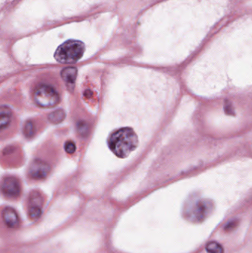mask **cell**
Returning a JSON list of instances; mask_svg holds the SVG:
<instances>
[{
    "label": "cell",
    "instance_id": "obj_17",
    "mask_svg": "<svg viewBox=\"0 0 252 253\" xmlns=\"http://www.w3.org/2000/svg\"><path fill=\"white\" fill-rule=\"evenodd\" d=\"M238 223L239 221H235V220H234V221H230V222L226 226L225 231H227V232L234 231L236 227H237V225H238Z\"/></svg>",
    "mask_w": 252,
    "mask_h": 253
},
{
    "label": "cell",
    "instance_id": "obj_10",
    "mask_svg": "<svg viewBox=\"0 0 252 253\" xmlns=\"http://www.w3.org/2000/svg\"><path fill=\"white\" fill-rule=\"evenodd\" d=\"M65 116L64 110L60 109V110H55L50 113L48 116V119L51 123L59 124L64 120Z\"/></svg>",
    "mask_w": 252,
    "mask_h": 253
},
{
    "label": "cell",
    "instance_id": "obj_12",
    "mask_svg": "<svg viewBox=\"0 0 252 253\" xmlns=\"http://www.w3.org/2000/svg\"><path fill=\"white\" fill-rule=\"evenodd\" d=\"M42 198L39 192H33L30 197V206L29 207H39L42 208Z\"/></svg>",
    "mask_w": 252,
    "mask_h": 253
},
{
    "label": "cell",
    "instance_id": "obj_7",
    "mask_svg": "<svg viewBox=\"0 0 252 253\" xmlns=\"http://www.w3.org/2000/svg\"><path fill=\"white\" fill-rule=\"evenodd\" d=\"M2 218L5 224L11 229H17L20 227V221L18 214L15 210L11 208H6L2 212Z\"/></svg>",
    "mask_w": 252,
    "mask_h": 253
},
{
    "label": "cell",
    "instance_id": "obj_1",
    "mask_svg": "<svg viewBox=\"0 0 252 253\" xmlns=\"http://www.w3.org/2000/svg\"><path fill=\"white\" fill-rule=\"evenodd\" d=\"M109 148L119 158L129 156L138 146L137 135L129 127L119 129L109 136L108 140Z\"/></svg>",
    "mask_w": 252,
    "mask_h": 253
},
{
    "label": "cell",
    "instance_id": "obj_6",
    "mask_svg": "<svg viewBox=\"0 0 252 253\" xmlns=\"http://www.w3.org/2000/svg\"><path fill=\"white\" fill-rule=\"evenodd\" d=\"M2 190L8 198H17L21 193V185L14 177H7L2 182Z\"/></svg>",
    "mask_w": 252,
    "mask_h": 253
},
{
    "label": "cell",
    "instance_id": "obj_16",
    "mask_svg": "<svg viewBox=\"0 0 252 253\" xmlns=\"http://www.w3.org/2000/svg\"><path fill=\"white\" fill-rule=\"evenodd\" d=\"M78 130H79V133L83 136L84 133H87V132L88 131V126L84 122H81L78 125Z\"/></svg>",
    "mask_w": 252,
    "mask_h": 253
},
{
    "label": "cell",
    "instance_id": "obj_8",
    "mask_svg": "<svg viewBox=\"0 0 252 253\" xmlns=\"http://www.w3.org/2000/svg\"><path fill=\"white\" fill-rule=\"evenodd\" d=\"M63 80L68 85H73L77 77V69L76 67H68L63 69L61 73Z\"/></svg>",
    "mask_w": 252,
    "mask_h": 253
},
{
    "label": "cell",
    "instance_id": "obj_14",
    "mask_svg": "<svg viewBox=\"0 0 252 253\" xmlns=\"http://www.w3.org/2000/svg\"><path fill=\"white\" fill-rule=\"evenodd\" d=\"M29 216L31 219L35 220L40 218L42 215V208L39 207H29Z\"/></svg>",
    "mask_w": 252,
    "mask_h": 253
},
{
    "label": "cell",
    "instance_id": "obj_2",
    "mask_svg": "<svg viewBox=\"0 0 252 253\" xmlns=\"http://www.w3.org/2000/svg\"><path fill=\"white\" fill-rule=\"evenodd\" d=\"M212 201L202 198H192L189 200L184 208V217L193 224H201L211 215L214 211Z\"/></svg>",
    "mask_w": 252,
    "mask_h": 253
},
{
    "label": "cell",
    "instance_id": "obj_15",
    "mask_svg": "<svg viewBox=\"0 0 252 253\" xmlns=\"http://www.w3.org/2000/svg\"><path fill=\"white\" fill-rule=\"evenodd\" d=\"M64 149H65L66 152L69 153V154H73L75 151H76V145L72 141H68V142H66Z\"/></svg>",
    "mask_w": 252,
    "mask_h": 253
},
{
    "label": "cell",
    "instance_id": "obj_3",
    "mask_svg": "<svg viewBox=\"0 0 252 253\" xmlns=\"http://www.w3.org/2000/svg\"><path fill=\"white\" fill-rule=\"evenodd\" d=\"M85 50L84 44L79 40H68L62 44L55 53L54 57L59 63L72 64L79 61Z\"/></svg>",
    "mask_w": 252,
    "mask_h": 253
},
{
    "label": "cell",
    "instance_id": "obj_11",
    "mask_svg": "<svg viewBox=\"0 0 252 253\" xmlns=\"http://www.w3.org/2000/svg\"><path fill=\"white\" fill-rule=\"evenodd\" d=\"M206 250L208 253H224V248L220 243L211 241L207 244Z\"/></svg>",
    "mask_w": 252,
    "mask_h": 253
},
{
    "label": "cell",
    "instance_id": "obj_4",
    "mask_svg": "<svg viewBox=\"0 0 252 253\" xmlns=\"http://www.w3.org/2000/svg\"><path fill=\"white\" fill-rule=\"evenodd\" d=\"M34 102L40 107L48 108L57 105L60 103V95L52 86L42 84L34 92Z\"/></svg>",
    "mask_w": 252,
    "mask_h": 253
},
{
    "label": "cell",
    "instance_id": "obj_13",
    "mask_svg": "<svg viewBox=\"0 0 252 253\" xmlns=\"http://www.w3.org/2000/svg\"><path fill=\"white\" fill-rule=\"evenodd\" d=\"M34 125L32 122L31 121H27L25 124H24V133L26 137L31 138L34 134Z\"/></svg>",
    "mask_w": 252,
    "mask_h": 253
},
{
    "label": "cell",
    "instance_id": "obj_5",
    "mask_svg": "<svg viewBox=\"0 0 252 253\" xmlns=\"http://www.w3.org/2000/svg\"><path fill=\"white\" fill-rule=\"evenodd\" d=\"M50 171V167L48 164L37 159L30 165L29 175L32 179L42 180L45 179Z\"/></svg>",
    "mask_w": 252,
    "mask_h": 253
},
{
    "label": "cell",
    "instance_id": "obj_9",
    "mask_svg": "<svg viewBox=\"0 0 252 253\" xmlns=\"http://www.w3.org/2000/svg\"><path fill=\"white\" fill-rule=\"evenodd\" d=\"M0 121H1V128L3 130L4 128L7 127L9 125L12 118V111L9 107L6 106H2L1 107V112H0Z\"/></svg>",
    "mask_w": 252,
    "mask_h": 253
}]
</instances>
